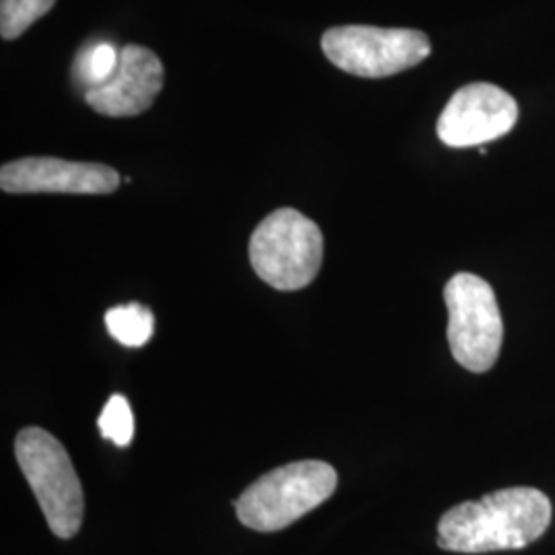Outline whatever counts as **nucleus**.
Wrapping results in <instances>:
<instances>
[{
  "mask_svg": "<svg viewBox=\"0 0 555 555\" xmlns=\"http://www.w3.org/2000/svg\"><path fill=\"white\" fill-rule=\"evenodd\" d=\"M552 513L541 490H498L447 511L438 520V547L455 554L525 550L547 531Z\"/></svg>",
  "mask_w": 555,
  "mask_h": 555,
  "instance_id": "f257e3e1",
  "label": "nucleus"
},
{
  "mask_svg": "<svg viewBox=\"0 0 555 555\" xmlns=\"http://www.w3.org/2000/svg\"><path fill=\"white\" fill-rule=\"evenodd\" d=\"M336 488V469L330 463L295 461L256 479L233 504L245 527L274 533L315 511Z\"/></svg>",
  "mask_w": 555,
  "mask_h": 555,
  "instance_id": "f03ea898",
  "label": "nucleus"
},
{
  "mask_svg": "<svg viewBox=\"0 0 555 555\" xmlns=\"http://www.w3.org/2000/svg\"><path fill=\"white\" fill-rule=\"evenodd\" d=\"M249 261L276 291H300L318 278L323 263V233L315 220L295 208H278L249 238Z\"/></svg>",
  "mask_w": 555,
  "mask_h": 555,
  "instance_id": "7ed1b4c3",
  "label": "nucleus"
},
{
  "mask_svg": "<svg viewBox=\"0 0 555 555\" xmlns=\"http://www.w3.org/2000/svg\"><path fill=\"white\" fill-rule=\"evenodd\" d=\"M15 456L50 531L73 539L82 525L85 494L66 449L48 430L31 426L15 438Z\"/></svg>",
  "mask_w": 555,
  "mask_h": 555,
  "instance_id": "20e7f679",
  "label": "nucleus"
},
{
  "mask_svg": "<svg viewBox=\"0 0 555 555\" xmlns=\"http://www.w3.org/2000/svg\"><path fill=\"white\" fill-rule=\"evenodd\" d=\"M325 59L360 79H385L410 70L430 56L433 43L424 31L373 25H339L321 38Z\"/></svg>",
  "mask_w": 555,
  "mask_h": 555,
  "instance_id": "39448f33",
  "label": "nucleus"
},
{
  "mask_svg": "<svg viewBox=\"0 0 555 555\" xmlns=\"http://www.w3.org/2000/svg\"><path fill=\"white\" fill-rule=\"evenodd\" d=\"M444 302L451 354L472 373L490 371L496 364L504 339L494 288L483 278L461 272L447 282Z\"/></svg>",
  "mask_w": 555,
  "mask_h": 555,
  "instance_id": "423d86ee",
  "label": "nucleus"
},
{
  "mask_svg": "<svg viewBox=\"0 0 555 555\" xmlns=\"http://www.w3.org/2000/svg\"><path fill=\"white\" fill-rule=\"evenodd\" d=\"M518 103L492 82H472L456 91L442 109L438 139L451 149L481 146L502 139L515 128Z\"/></svg>",
  "mask_w": 555,
  "mask_h": 555,
  "instance_id": "0eeeda50",
  "label": "nucleus"
},
{
  "mask_svg": "<svg viewBox=\"0 0 555 555\" xmlns=\"http://www.w3.org/2000/svg\"><path fill=\"white\" fill-rule=\"evenodd\" d=\"M121 183L118 171L103 163L56 157H25L4 163L0 188L7 194H114Z\"/></svg>",
  "mask_w": 555,
  "mask_h": 555,
  "instance_id": "6e6552de",
  "label": "nucleus"
},
{
  "mask_svg": "<svg viewBox=\"0 0 555 555\" xmlns=\"http://www.w3.org/2000/svg\"><path fill=\"white\" fill-rule=\"evenodd\" d=\"M163 85L165 68L159 56L146 46L128 43L119 48L114 75L87 89L85 101L105 118H137L153 107Z\"/></svg>",
  "mask_w": 555,
  "mask_h": 555,
  "instance_id": "1a4fd4ad",
  "label": "nucleus"
},
{
  "mask_svg": "<svg viewBox=\"0 0 555 555\" xmlns=\"http://www.w3.org/2000/svg\"><path fill=\"white\" fill-rule=\"evenodd\" d=\"M109 336L126 348H142L155 334V315L140 302L119 305L105 313Z\"/></svg>",
  "mask_w": 555,
  "mask_h": 555,
  "instance_id": "9d476101",
  "label": "nucleus"
},
{
  "mask_svg": "<svg viewBox=\"0 0 555 555\" xmlns=\"http://www.w3.org/2000/svg\"><path fill=\"white\" fill-rule=\"evenodd\" d=\"M56 0H0V36L17 40L54 9Z\"/></svg>",
  "mask_w": 555,
  "mask_h": 555,
  "instance_id": "9b49d317",
  "label": "nucleus"
},
{
  "mask_svg": "<svg viewBox=\"0 0 555 555\" xmlns=\"http://www.w3.org/2000/svg\"><path fill=\"white\" fill-rule=\"evenodd\" d=\"M101 437L112 440L116 447H128L134 437V416L130 403L124 396H112L101 410Z\"/></svg>",
  "mask_w": 555,
  "mask_h": 555,
  "instance_id": "f8f14e48",
  "label": "nucleus"
},
{
  "mask_svg": "<svg viewBox=\"0 0 555 555\" xmlns=\"http://www.w3.org/2000/svg\"><path fill=\"white\" fill-rule=\"evenodd\" d=\"M119 50H114L109 43H100L87 50L79 60V75L82 82L98 87L109 79L118 66Z\"/></svg>",
  "mask_w": 555,
  "mask_h": 555,
  "instance_id": "ddd939ff",
  "label": "nucleus"
}]
</instances>
